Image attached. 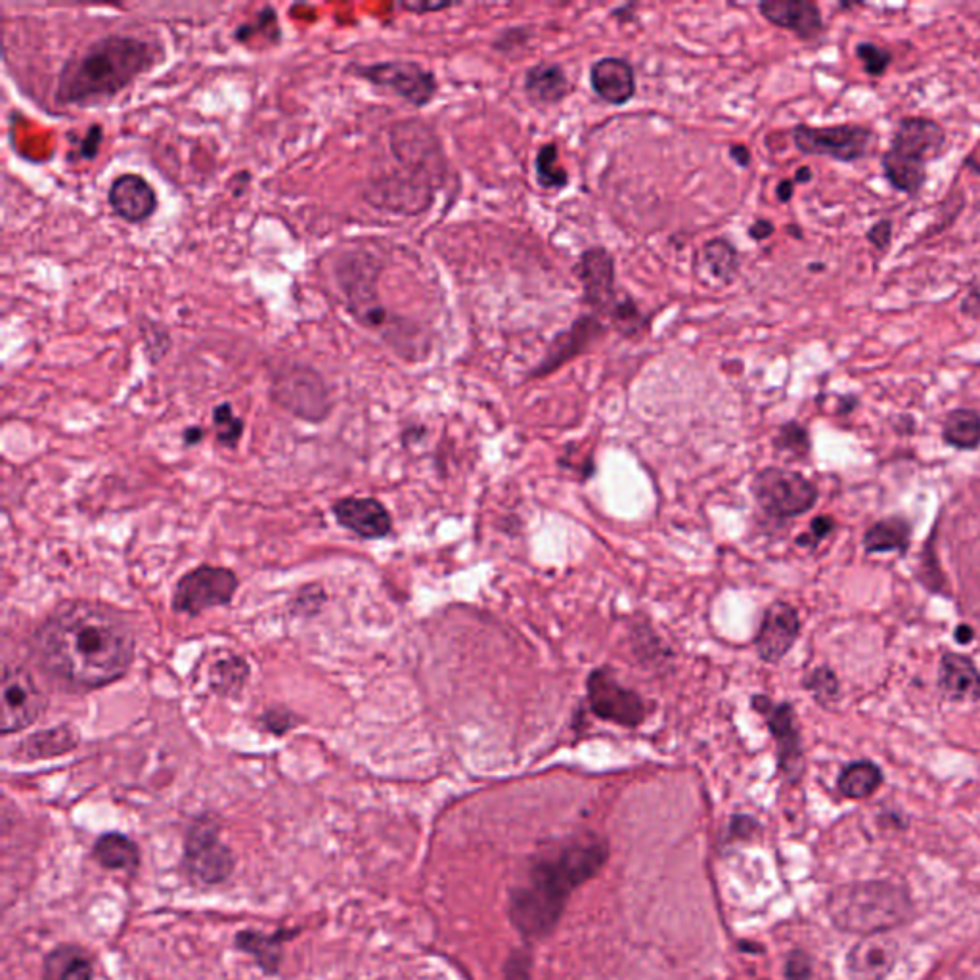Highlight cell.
Segmentation results:
<instances>
[{
  "label": "cell",
  "mask_w": 980,
  "mask_h": 980,
  "mask_svg": "<svg viewBox=\"0 0 980 980\" xmlns=\"http://www.w3.org/2000/svg\"><path fill=\"white\" fill-rule=\"evenodd\" d=\"M791 138L803 156L827 157L837 164L870 159L879 146L878 130L864 122H837L827 127L798 122L791 130Z\"/></svg>",
  "instance_id": "7"
},
{
  "label": "cell",
  "mask_w": 980,
  "mask_h": 980,
  "mask_svg": "<svg viewBox=\"0 0 980 980\" xmlns=\"http://www.w3.org/2000/svg\"><path fill=\"white\" fill-rule=\"evenodd\" d=\"M960 311L961 314H966L967 318H971V321H980L979 290H971V292L967 293L963 301H961Z\"/></svg>",
  "instance_id": "53"
},
{
  "label": "cell",
  "mask_w": 980,
  "mask_h": 980,
  "mask_svg": "<svg viewBox=\"0 0 980 980\" xmlns=\"http://www.w3.org/2000/svg\"><path fill=\"white\" fill-rule=\"evenodd\" d=\"M939 689L948 702H979L980 670L967 655L944 654L939 665Z\"/></svg>",
  "instance_id": "25"
},
{
  "label": "cell",
  "mask_w": 980,
  "mask_h": 980,
  "mask_svg": "<svg viewBox=\"0 0 980 980\" xmlns=\"http://www.w3.org/2000/svg\"><path fill=\"white\" fill-rule=\"evenodd\" d=\"M899 960V944L889 934L862 937L846 953L851 980H885Z\"/></svg>",
  "instance_id": "22"
},
{
  "label": "cell",
  "mask_w": 980,
  "mask_h": 980,
  "mask_svg": "<svg viewBox=\"0 0 980 980\" xmlns=\"http://www.w3.org/2000/svg\"><path fill=\"white\" fill-rule=\"evenodd\" d=\"M108 205L111 213L125 223L140 225L156 215L159 199L148 178L137 173H122L109 184Z\"/></svg>",
  "instance_id": "19"
},
{
  "label": "cell",
  "mask_w": 980,
  "mask_h": 980,
  "mask_svg": "<svg viewBox=\"0 0 980 980\" xmlns=\"http://www.w3.org/2000/svg\"><path fill=\"white\" fill-rule=\"evenodd\" d=\"M234 854L220 841L213 817H198L186 835L184 868L202 885H220L234 872Z\"/></svg>",
  "instance_id": "11"
},
{
  "label": "cell",
  "mask_w": 980,
  "mask_h": 980,
  "mask_svg": "<svg viewBox=\"0 0 980 980\" xmlns=\"http://www.w3.org/2000/svg\"><path fill=\"white\" fill-rule=\"evenodd\" d=\"M383 263L374 253L364 247H354L341 253L335 259V282L343 300L347 303L349 313L353 314L359 324L374 332H385L399 322L389 313L380 300V274Z\"/></svg>",
  "instance_id": "6"
},
{
  "label": "cell",
  "mask_w": 980,
  "mask_h": 980,
  "mask_svg": "<svg viewBox=\"0 0 980 980\" xmlns=\"http://www.w3.org/2000/svg\"><path fill=\"white\" fill-rule=\"evenodd\" d=\"M271 391L282 409L306 422H322L332 410L326 380L316 367L292 361L271 367Z\"/></svg>",
  "instance_id": "8"
},
{
  "label": "cell",
  "mask_w": 980,
  "mask_h": 980,
  "mask_svg": "<svg viewBox=\"0 0 980 980\" xmlns=\"http://www.w3.org/2000/svg\"><path fill=\"white\" fill-rule=\"evenodd\" d=\"M910 538H912V527L904 518L881 519L865 532L864 548L868 553H885V551L905 553Z\"/></svg>",
  "instance_id": "31"
},
{
  "label": "cell",
  "mask_w": 980,
  "mask_h": 980,
  "mask_svg": "<svg viewBox=\"0 0 980 980\" xmlns=\"http://www.w3.org/2000/svg\"><path fill=\"white\" fill-rule=\"evenodd\" d=\"M699 257L708 274L722 284H732L742 268L739 253L728 239H708L707 244L703 245Z\"/></svg>",
  "instance_id": "34"
},
{
  "label": "cell",
  "mask_w": 980,
  "mask_h": 980,
  "mask_svg": "<svg viewBox=\"0 0 980 980\" xmlns=\"http://www.w3.org/2000/svg\"><path fill=\"white\" fill-rule=\"evenodd\" d=\"M894 226H892L891 218H879L878 223H873L868 232H865V239L870 242V245H873V249H878L879 253H886L891 249L892 245V231Z\"/></svg>",
  "instance_id": "48"
},
{
  "label": "cell",
  "mask_w": 980,
  "mask_h": 980,
  "mask_svg": "<svg viewBox=\"0 0 980 980\" xmlns=\"http://www.w3.org/2000/svg\"><path fill=\"white\" fill-rule=\"evenodd\" d=\"M532 960L531 953L519 948L510 953L506 961V980H531Z\"/></svg>",
  "instance_id": "46"
},
{
  "label": "cell",
  "mask_w": 980,
  "mask_h": 980,
  "mask_svg": "<svg viewBox=\"0 0 980 980\" xmlns=\"http://www.w3.org/2000/svg\"><path fill=\"white\" fill-rule=\"evenodd\" d=\"M292 937L293 934L290 931H280V933L274 934L242 931L236 937V947L242 952L253 955L266 974H276L278 973L280 961H282V952H284L282 948Z\"/></svg>",
  "instance_id": "29"
},
{
  "label": "cell",
  "mask_w": 980,
  "mask_h": 980,
  "mask_svg": "<svg viewBox=\"0 0 980 980\" xmlns=\"http://www.w3.org/2000/svg\"><path fill=\"white\" fill-rule=\"evenodd\" d=\"M31 649L39 667L63 688L90 692L129 670L137 640L114 609L71 601L50 612L35 630Z\"/></svg>",
  "instance_id": "1"
},
{
  "label": "cell",
  "mask_w": 980,
  "mask_h": 980,
  "mask_svg": "<svg viewBox=\"0 0 980 980\" xmlns=\"http://www.w3.org/2000/svg\"><path fill=\"white\" fill-rule=\"evenodd\" d=\"M753 707L764 716L770 734L776 739L777 766L783 777L791 783L798 782L804 772V751L795 708L791 703L770 702L766 695H755Z\"/></svg>",
  "instance_id": "16"
},
{
  "label": "cell",
  "mask_w": 980,
  "mask_h": 980,
  "mask_svg": "<svg viewBox=\"0 0 980 980\" xmlns=\"http://www.w3.org/2000/svg\"><path fill=\"white\" fill-rule=\"evenodd\" d=\"M42 980H92L89 953L74 944L55 948L45 958Z\"/></svg>",
  "instance_id": "28"
},
{
  "label": "cell",
  "mask_w": 980,
  "mask_h": 980,
  "mask_svg": "<svg viewBox=\"0 0 980 980\" xmlns=\"http://www.w3.org/2000/svg\"><path fill=\"white\" fill-rule=\"evenodd\" d=\"M458 7V2H450V0H435V2H431V0H415V2H399V8L404 10V12H410V14L423 16V14H433V12H443V10H449V8Z\"/></svg>",
  "instance_id": "50"
},
{
  "label": "cell",
  "mask_w": 980,
  "mask_h": 980,
  "mask_svg": "<svg viewBox=\"0 0 980 980\" xmlns=\"http://www.w3.org/2000/svg\"><path fill=\"white\" fill-rule=\"evenodd\" d=\"M558 146L553 143L540 146L537 159H535V170H537V180L545 190H561L569 184V173L566 167L558 164Z\"/></svg>",
  "instance_id": "37"
},
{
  "label": "cell",
  "mask_w": 980,
  "mask_h": 980,
  "mask_svg": "<svg viewBox=\"0 0 980 980\" xmlns=\"http://www.w3.org/2000/svg\"><path fill=\"white\" fill-rule=\"evenodd\" d=\"M774 232H776V225L770 218H756L755 223L749 226V238L755 242H764V239L772 238Z\"/></svg>",
  "instance_id": "52"
},
{
  "label": "cell",
  "mask_w": 980,
  "mask_h": 980,
  "mask_svg": "<svg viewBox=\"0 0 980 980\" xmlns=\"http://www.w3.org/2000/svg\"><path fill=\"white\" fill-rule=\"evenodd\" d=\"M590 87L609 106H625L636 96V71L619 56L599 58L590 66Z\"/></svg>",
  "instance_id": "24"
},
{
  "label": "cell",
  "mask_w": 980,
  "mask_h": 980,
  "mask_svg": "<svg viewBox=\"0 0 980 980\" xmlns=\"http://www.w3.org/2000/svg\"><path fill=\"white\" fill-rule=\"evenodd\" d=\"M607 843L588 839L561 846L556 854L540 857L529 873V885L510 894L513 927L527 939H545L556 929L567 899L577 886L596 878L607 862Z\"/></svg>",
  "instance_id": "3"
},
{
  "label": "cell",
  "mask_w": 980,
  "mask_h": 980,
  "mask_svg": "<svg viewBox=\"0 0 980 980\" xmlns=\"http://www.w3.org/2000/svg\"><path fill=\"white\" fill-rule=\"evenodd\" d=\"M948 133L937 119L905 116L894 125L889 150L881 154L883 177L892 190L918 199L925 190L927 165L947 150Z\"/></svg>",
  "instance_id": "5"
},
{
  "label": "cell",
  "mask_w": 980,
  "mask_h": 980,
  "mask_svg": "<svg viewBox=\"0 0 980 980\" xmlns=\"http://www.w3.org/2000/svg\"><path fill=\"white\" fill-rule=\"evenodd\" d=\"M804 688L808 689L814 695V699L824 707L837 702L839 695H841L837 674L833 673L830 667L814 668L808 674V678L804 680Z\"/></svg>",
  "instance_id": "41"
},
{
  "label": "cell",
  "mask_w": 980,
  "mask_h": 980,
  "mask_svg": "<svg viewBox=\"0 0 980 980\" xmlns=\"http://www.w3.org/2000/svg\"><path fill=\"white\" fill-rule=\"evenodd\" d=\"M942 439L955 450H977L980 447V412L973 409H953L942 423Z\"/></svg>",
  "instance_id": "32"
},
{
  "label": "cell",
  "mask_w": 980,
  "mask_h": 980,
  "mask_svg": "<svg viewBox=\"0 0 980 980\" xmlns=\"http://www.w3.org/2000/svg\"><path fill=\"white\" fill-rule=\"evenodd\" d=\"M883 772L870 761L846 764L837 777V787L846 798H868L881 787Z\"/></svg>",
  "instance_id": "33"
},
{
  "label": "cell",
  "mask_w": 980,
  "mask_h": 980,
  "mask_svg": "<svg viewBox=\"0 0 980 980\" xmlns=\"http://www.w3.org/2000/svg\"><path fill=\"white\" fill-rule=\"evenodd\" d=\"M334 516L341 527L367 540L388 537L393 529L388 508L375 498H343L335 502Z\"/></svg>",
  "instance_id": "23"
},
{
  "label": "cell",
  "mask_w": 980,
  "mask_h": 980,
  "mask_svg": "<svg viewBox=\"0 0 980 980\" xmlns=\"http://www.w3.org/2000/svg\"><path fill=\"white\" fill-rule=\"evenodd\" d=\"M833 925L844 933H889L913 915L910 894L891 881H856L841 885L827 896Z\"/></svg>",
  "instance_id": "4"
},
{
  "label": "cell",
  "mask_w": 980,
  "mask_h": 980,
  "mask_svg": "<svg viewBox=\"0 0 980 980\" xmlns=\"http://www.w3.org/2000/svg\"><path fill=\"white\" fill-rule=\"evenodd\" d=\"M238 590V577L225 567L202 566L186 572L173 594V609L196 617L212 607L228 606Z\"/></svg>",
  "instance_id": "13"
},
{
  "label": "cell",
  "mask_w": 980,
  "mask_h": 980,
  "mask_svg": "<svg viewBox=\"0 0 980 980\" xmlns=\"http://www.w3.org/2000/svg\"><path fill=\"white\" fill-rule=\"evenodd\" d=\"M349 71L362 81L378 89L393 90V95L414 108H425L433 102L439 82L433 71L423 68L420 61L389 60L378 63H351Z\"/></svg>",
  "instance_id": "10"
},
{
  "label": "cell",
  "mask_w": 980,
  "mask_h": 980,
  "mask_svg": "<svg viewBox=\"0 0 980 980\" xmlns=\"http://www.w3.org/2000/svg\"><path fill=\"white\" fill-rule=\"evenodd\" d=\"M918 579L931 590V592H942V588L947 586V579L939 569V561L933 553V542H927L925 553H923V566H921V575Z\"/></svg>",
  "instance_id": "44"
},
{
  "label": "cell",
  "mask_w": 980,
  "mask_h": 980,
  "mask_svg": "<svg viewBox=\"0 0 980 980\" xmlns=\"http://www.w3.org/2000/svg\"><path fill=\"white\" fill-rule=\"evenodd\" d=\"M774 447L780 452H787L791 457L806 458L811 454V435H808V431H806L804 425L795 422V420H791V422L783 423L780 431H777Z\"/></svg>",
  "instance_id": "40"
},
{
  "label": "cell",
  "mask_w": 980,
  "mask_h": 980,
  "mask_svg": "<svg viewBox=\"0 0 980 980\" xmlns=\"http://www.w3.org/2000/svg\"><path fill=\"white\" fill-rule=\"evenodd\" d=\"M102 143L104 127L98 125V122H92L87 133H85V137L77 140V150L74 151V154H77V161H92V159H96L98 154H100Z\"/></svg>",
  "instance_id": "45"
},
{
  "label": "cell",
  "mask_w": 980,
  "mask_h": 980,
  "mask_svg": "<svg viewBox=\"0 0 980 980\" xmlns=\"http://www.w3.org/2000/svg\"><path fill=\"white\" fill-rule=\"evenodd\" d=\"M140 340H143L144 353L154 364L164 361L170 351V345H173L167 327L156 321L140 322Z\"/></svg>",
  "instance_id": "42"
},
{
  "label": "cell",
  "mask_w": 980,
  "mask_h": 980,
  "mask_svg": "<svg viewBox=\"0 0 980 980\" xmlns=\"http://www.w3.org/2000/svg\"><path fill=\"white\" fill-rule=\"evenodd\" d=\"M247 678H249V665L238 655H231L226 659L217 660L209 670V684H212L213 692L225 695V697L238 695Z\"/></svg>",
  "instance_id": "35"
},
{
  "label": "cell",
  "mask_w": 980,
  "mask_h": 980,
  "mask_svg": "<svg viewBox=\"0 0 980 980\" xmlns=\"http://www.w3.org/2000/svg\"><path fill=\"white\" fill-rule=\"evenodd\" d=\"M572 273L577 274L582 286L586 305L592 308L594 314H604L609 318L620 301L615 290V257L609 249L604 245L588 247Z\"/></svg>",
  "instance_id": "17"
},
{
  "label": "cell",
  "mask_w": 980,
  "mask_h": 980,
  "mask_svg": "<svg viewBox=\"0 0 980 980\" xmlns=\"http://www.w3.org/2000/svg\"><path fill=\"white\" fill-rule=\"evenodd\" d=\"M205 431L204 428H199V425H190V428L184 429V443L192 447V444L202 443V439H204Z\"/></svg>",
  "instance_id": "56"
},
{
  "label": "cell",
  "mask_w": 980,
  "mask_h": 980,
  "mask_svg": "<svg viewBox=\"0 0 980 980\" xmlns=\"http://www.w3.org/2000/svg\"><path fill=\"white\" fill-rule=\"evenodd\" d=\"M259 37L261 41H265L266 45H280L282 41L278 12L273 7L261 8L252 21H244L234 29V41L242 42V45L257 41Z\"/></svg>",
  "instance_id": "36"
},
{
  "label": "cell",
  "mask_w": 980,
  "mask_h": 980,
  "mask_svg": "<svg viewBox=\"0 0 980 980\" xmlns=\"http://www.w3.org/2000/svg\"><path fill=\"white\" fill-rule=\"evenodd\" d=\"M854 56L864 69V74L873 79L885 76L892 66V52L889 48L873 41H860L854 47Z\"/></svg>",
  "instance_id": "39"
},
{
  "label": "cell",
  "mask_w": 980,
  "mask_h": 980,
  "mask_svg": "<svg viewBox=\"0 0 980 980\" xmlns=\"http://www.w3.org/2000/svg\"><path fill=\"white\" fill-rule=\"evenodd\" d=\"M525 95L535 106H558L571 95L566 69L553 61H538L525 74Z\"/></svg>",
  "instance_id": "26"
},
{
  "label": "cell",
  "mask_w": 980,
  "mask_h": 980,
  "mask_svg": "<svg viewBox=\"0 0 980 980\" xmlns=\"http://www.w3.org/2000/svg\"><path fill=\"white\" fill-rule=\"evenodd\" d=\"M756 502L774 518H796L817 502L816 484L798 471L766 468L753 483Z\"/></svg>",
  "instance_id": "12"
},
{
  "label": "cell",
  "mask_w": 980,
  "mask_h": 980,
  "mask_svg": "<svg viewBox=\"0 0 980 980\" xmlns=\"http://www.w3.org/2000/svg\"><path fill=\"white\" fill-rule=\"evenodd\" d=\"M609 321L617 332L627 335V337L640 334L641 330L647 326V316H644L638 305L628 297L619 301V305L612 311Z\"/></svg>",
  "instance_id": "43"
},
{
  "label": "cell",
  "mask_w": 980,
  "mask_h": 980,
  "mask_svg": "<svg viewBox=\"0 0 980 980\" xmlns=\"http://www.w3.org/2000/svg\"><path fill=\"white\" fill-rule=\"evenodd\" d=\"M729 157L734 159L735 164L739 165L742 169H747L749 167L751 161H753V157H751V150L745 146V144H734L732 148H729Z\"/></svg>",
  "instance_id": "54"
},
{
  "label": "cell",
  "mask_w": 980,
  "mask_h": 980,
  "mask_svg": "<svg viewBox=\"0 0 980 980\" xmlns=\"http://www.w3.org/2000/svg\"><path fill=\"white\" fill-rule=\"evenodd\" d=\"M801 634V619L795 607L785 601H774L764 612L756 634V654L764 663H780L795 646Z\"/></svg>",
  "instance_id": "20"
},
{
  "label": "cell",
  "mask_w": 980,
  "mask_h": 980,
  "mask_svg": "<svg viewBox=\"0 0 980 980\" xmlns=\"http://www.w3.org/2000/svg\"><path fill=\"white\" fill-rule=\"evenodd\" d=\"M263 724H265L266 729L273 732V734H286L287 729L293 728V716L290 715L287 710H268V713L263 716Z\"/></svg>",
  "instance_id": "51"
},
{
  "label": "cell",
  "mask_w": 980,
  "mask_h": 980,
  "mask_svg": "<svg viewBox=\"0 0 980 980\" xmlns=\"http://www.w3.org/2000/svg\"><path fill=\"white\" fill-rule=\"evenodd\" d=\"M963 164H966L967 169L971 170V173H974V175H980V164H977V159H974L973 156L967 157Z\"/></svg>",
  "instance_id": "60"
},
{
  "label": "cell",
  "mask_w": 980,
  "mask_h": 980,
  "mask_svg": "<svg viewBox=\"0 0 980 980\" xmlns=\"http://www.w3.org/2000/svg\"><path fill=\"white\" fill-rule=\"evenodd\" d=\"M2 699V734H16L41 718L48 707L47 697L23 667L7 665L0 682Z\"/></svg>",
  "instance_id": "15"
},
{
  "label": "cell",
  "mask_w": 980,
  "mask_h": 980,
  "mask_svg": "<svg viewBox=\"0 0 980 980\" xmlns=\"http://www.w3.org/2000/svg\"><path fill=\"white\" fill-rule=\"evenodd\" d=\"M857 7H864V4H860V2H839L841 10H852V8Z\"/></svg>",
  "instance_id": "61"
},
{
  "label": "cell",
  "mask_w": 980,
  "mask_h": 980,
  "mask_svg": "<svg viewBox=\"0 0 980 980\" xmlns=\"http://www.w3.org/2000/svg\"><path fill=\"white\" fill-rule=\"evenodd\" d=\"M588 703L601 721L627 728L640 726L646 718V703L633 689L625 688L609 668H596L586 682Z\"/></svg>",
  "instance_id": "14"
},
{
  "label": "cell",
  "mask_w": 980,
  "mask_h": 980,
  "mask_svg": "<svg viewBox=\"0 0 980 980\" xmlns=\"http://www.w3.org/2000/svg\"><path fill=\"white\" fill-rule=\"evenodd\" d=\"M785 974H787V980H811V958H808V955H806L803 950H795V952H791L790 958H787Z\"/></svg>",
  "instance_id": "49"
},
{
  "label": "cell",
  "mask_w": 980,
  "mask_h": 980,
  "mask_svg": "<svg viewBox=\"0 0 980 980\" xmlns=\"http://www.w3.org/2000/svg\"><path fill=\"white\" fill-rule=\"evenodd\" d=\"M609 332V327L599 321L598 314H582L571 326L559 332L548 345L542 361L538 362L532 370L531 380L546 378V375L558 372L559 367L566 366L567 362L575 361L580 354L590 351L594 343H598L604 335Z\"/></svg>",
  "instance_id": "18"
},
{
  "label": "cell",
  "mask_w": 980,
  "mask_h": 980,
  "mask_svg": "<svg viewBox=\"0 0 980 980\" xmlns=\"http://www.w3.org/2000/svg\"><path fill=\"white\" fill-rule=\"evenodd\" d=\"M79 745V732L71 724H60L55 728L42 729L21 742L14 756L21 761H41L52 756L66 755Z\"/></svg>",
  "instance_id": "27"
},
{
  "label": "cell",
  "mask_w": 980,
  "mask_h": 980,
  "mask_svg": "<svg viewBox=\"0 0 980 980\" xmlns=\"http://www.w3.org/2000/svg\"><path fill=\"white\" fill-rule=\"evenodd\" d=\"M391 150L406 170V177L435 190L443 183L447 159L441 140L433 129L418 119L395 122L391 127Z\"/></svg>",
  "instance_id": "9"
},
{
  "label": "cell",
  "mask_w": 980,
  "mask_h": 980,
  "mask_svg": "<svg viewBox=\"0 0 980 980\" xmlns=\"http://www.w3.org/2000/svg\"><path fill=\"white\" fill-rule=\"evenodd\" d=\"M839 404H841L839 414H851L852 410L857 406V399L854 395L841 396V399H839Z\"/></svg>",
  "instance_id": "58"
},
{
  "label": "cell",
  "mask_w": 980,
  "mask_h": 980,
  "mask_svg": "<svg viewBox=\"0 0 980 980\" xmlns=\"http://www.w3.org/2000/svg\"><path fill=\"white\" fill-rule=\"evenodd\" d=\"M213 425H215L218 444L228 447V449H234L244 435V420L236 415L231 402H220L213 409Z\"/></svg>",
  "instance_id": "38"
},
{
  "label": "cell",
  "mask_w": 980,
  "mask_h": 980,
  "mask_svg": "<svg viewBox=\"0 0 980 980\" xmlns=\"http://www.w3.org/2000/svg\"><path fill=\"white\" fill-rule=\"evenodd\" d=\"M833 529H835V521L831 518H825V516H820V518L812 521L808 532H804V535L796 538V545L803 546V548H816L824 538L830 537Z\"/></svg>",
  "instance_id": "47"
},
{
  "label": "cell",
  "mask_w": 980,
  "mask_h": 980,
  "mask_svg": "<svg viewBox=\"0 0 980 980\" xmlns=\"http://www.w3.org/2000/svg\"><path fill=\"white\" fill-rule=\"evenodd\" d=\"M165 60L161 45L137 35L111 33L69 56L58 71L55 102L90 108L114 100Z\"/></svg>",
  "instance_id": "2"
},
{
  "label": "cell",
  "mask_w": 980,
  "mask_h": 980,
  "mask_svg": "<svg viewBox=\"0 0 980 980\" xmlns=\"http://www.w3.org/2000/svg\"><path fill=\"white\" fill-rule=\"evenodd\" d=\"M96 862L106 870H119V872L135 873L140 864V851L122 833H104L98 839L92 851Z\"/></svg>",
  "instance_id": "30"
},
{
  "label": "cell",
  "mask_w": 980,
  "mask_h": 980,
  "mask_svg": "<svg viewBox=\"0 0 980 980\" xmlns=\"http://www.w3.org/2000/svg\"><path fill=\"white\" fill-rule=\"evenodd\" d=\"M793 196H795V180H791V178L780 180V184L776 186L777 202L780 204H790Z\"/></svg>",
  "instance_id": "55"
},
{
  "label": "cell",
  "mask_w": 980,
  "mask_h": 980,
  "mask_svg": "<svg viewBox=\"0 0 980 980\" xmlns=\"http://www.w3.org/2000/svg\"><path fill=\"white\" fill-rule=\"evenodd\" d=\"M955 641L961 644V646H967V644H971L974 640V630L971 627H967V625H960V627L955 628Z\"/></svg>",
  "instance_id": "57"
},
{
  "label": "cell",
  "mask_w": 980,
  "mask_h": 980,
  "mask_svg": "<svg viewBox=\"0 0 980 980\" xmlns=\"http://www.w3.org/2000/svg\"><path fill=\"white\" fill-rule=\"evenodd\" d=\"M756 8L774 28L791 31L801 41H816L824 35L822 8L812 0H763Z\"/></svg>",
  "instance_id": "21"
},
{
  "label": "cell",
  "mask_w": 980,
  "mask_h": 980,
  "mask_svg": "<svg viewBox=\"0 0 980 980\" xmlns=\"http://www.w3.org/2000/svg\"><path fill=\"white\" fill-rule=\"evenodd\" d=\"M812 178H814V173H812L811 167L804 165V167H798V169H796L793 180H795V184H808Z\"/></svg>",
  "instance_id": "59"
}]
</instances>
